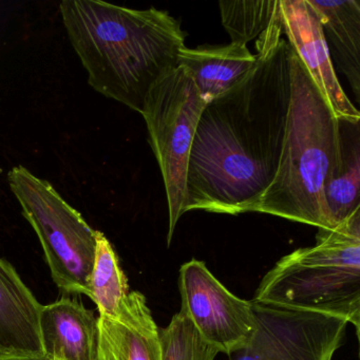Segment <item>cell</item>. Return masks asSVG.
Here are the masks:
<instances>
[{
    "mask_svg": "<svg viewBox=\"0 0 360 360\" xmlns=\"http://www.w3.org/2000/svg\"><path fill=\"white\" fill-rule=\"evenodd\" d=\"M252 302L323 314L360 326V210L316 244L282 257L261 280Z\"/></svg>",
    "mask_w": 360,
    "mask_h": 360,
    "instance_id": "obj_4",
    "label": "cell"
},
{
    "mask_svg": "<svg viewBox=\"0 0 360 360\" xmlns=\"http://www.w3.org/2000/svg\"><path fill=\"white\" fill-rule=\"evenodd\" d=\"M283 34L322 92L337 119L359 121L360 113L352 104L335 73L319 16L307 0H280Z\"/></svg>",
    "mask_w": 360,
    "mask_h": 360,
    "instance_id": "obj_9",
    "label": "cell"
},
{
    "mask_svg": "<svg viewBox=\"0 0 360 360\" xmlns=\"http://www.w3.org/2000/svg\"><path fill=\"white\" fill-rule=\"evenodd\" d=\"M337 123L336 155L323 189L328 229L360 210V120L337 119Z\"/></svg>",
    "mask_w": 360,
    "mask_h": 360,
    "instance_id": "obj_14",
    "label": "cell"
},
{
    "mask_svg": "<svg viewBox=\"0 0 360 360\" xmlns=\"http://www.w3.org/2000/svg\"><path fill=\"white\" fill-rule=\"evenodd\" d=\"M98 360H162L160 328L142 292H129L113 317L98 316Z\"/></svg>",
    "mask_w": 360,
    "mask_h": 360,
    "instance_id": "obj_10",
    "label": "cell"
},
{
    "mask_svg": "<svg viewBox=\"0 0 360 360\" xmlns=\"http://www.w3.org/2000/svg\"><path fill=\"white\" fill-rule=\"evenodd\" d=\"M205 106L193 77L180 66L158 83L145 101L142 115L167 197L168 245L184 214L189 157Z\"/></svg>",
    "mask_w": 360,
    "mask_h": 360,
    "instance_id": "obj_6",
    "label": "cell"
},
{
    "mask_svg": "<svg viewBox=\"0 0 360 360\" xmlns=\"http://www.w3.org/2000/svg\"><path fill=\"white\" fill-rule=\"evenodd\" d=\"M337 144V117L302 60L290 49V108L279 166L250 212L328 229L323 189Z\"/></svg>",
    "mask_w": 360,
    "mask_h": 360,
    "instance_id": "obj_3",
    "label": "cell"
},
{
    "mask_svg": "<svg viewBox=\"0 0 360 360\" xmlns=\"http://www.w3.org/2000/svg\"><path fill=\"white\" fill-rule=\"evenodd\" d=\"M181 313L206 342L226 355L243 347L252 338L256 319L252 301L229 292L206 266L191 259L180 269Z\"/></svg>",
    "mask_w": 360,
    "mask_h": 360,
    "instance_id": "obj_8",
    "label": "cell"
},
{
    "mask_svg": "<svg viewBox=\"0 0 360 360\" xmlns=\"http://www.w3.org/2000/svg\"><path fill=\"white\" fill-rule=\"evenodd\" d=\"M279 0H233L219 3L221 22L231 43L245 45L271 24Z\"/></svg>",
    "mask_w": 360,
    "mask_h": 360,
    "instance_id": "obj_17",
    "label": "cell"
},
{
    "mask_svg": "<svg viewBox=\"0 0 360 360\" xmlns=\"http://www.w3.org/2000/svg\"><path fill=\"white\" fill-rule=\"evenodd\" d=\"M52 360H60V359H52Z\"/></svg>",
    "mask_w": 360,
    "mask_h": 360,
    "instance_id": "obj_20",
    "label": "cell"
},
{
    "mask_svg": "<svg viewBox=\"0 0 360 360\" xmlns=\"http://www.w3.org/2000/svg\"><path fill=\"white\" fill-rule=\"evenodd\" d=\"M245 45H204L179 52L178 66L188 71L206 104L239 83L256 64Z\"/></svg>",
    "mask_w": 360,
    "mask_h": 360,
    "instance_id": "obj_13",
    "label": "cell"
},
{
    "mask_svg": "<svg viewBox=\"0 0 360 360\" xmlns=\"http://www.w3.org/2000/svg\"><path fill=\"white\" fill-rule=\"evenodd\" d=\"M0 360H52L49 356H33L26 354L0 352Z\"/></svg>",
    "mask_w": 360,
    "mask_h": 360,
    "instance_id": "obj_19",
    "label": "cell"
},
{
    "mask_svg": "<svg viewBox=\"0 0 360 360\" xmlns=\"http://www.w3.org/2000/svg\"><path fill=\"white\" fill-rule=\"evenodd\" d=\"M256 328L229 360H332L347 322L332 316L252 302Z\"/></svg>",
    "mask_w": 360,
    "mask_h": 360,
    "instance_id": "obj_7",
    "label": "cell"
},
{
    "mask_svg": "<svg viewBox=\"0 0 360 360\" xmlns=\"http://www.w3.org/2000/svg\"><path fill=\"white\" fill-rule=\"evenodd\" d=\"M41 340L51 359L98 360V317L70 298L43 305Z\"/></svg>",
    "mask_w": 360,
    "mask_h": 360,
    "instance_id": "obj_12",
    "label": "cell"
},
{
    "mask_svg": "<svg viewBox=\"0 0 360 360\" xmlns=\"http://www.w3.org/2000/svg\"><path fill=\"white\" fill-rule=\"evenodd\" d=\"M321 22L326 45L332 49L339 70L347 77L360 100L359 0H307Z\"/></svg>",
    "mask_w": 360,
    "mask_h": 360,
    "instance_id": "obj_15",
    "label": "cell"
},
{
    "mask_svg": "<svg viewBox=\"0 0 360 360\" xmlns=\"http://www.w3.org/2000/svg\"><path fill=\"white\" fill-rule=\"evenodd\" d=\"M162 360H214L220 352L206 342L184 314L176 313L160 328Z\"/></svg>",
    "mask_w": 360,
    "mask_h": 360,
    "instance_id": "obj_18",
    "label": "cell"
},
{
    "mask_svg": "<svg viewBox=\"0 0 360 360\" xmlns=\"http://www.w3.org/2000/svg\"><path fill=\"white\" fill-rule=\"evenodd\" d=\"M129 292L127 278L112 245L102 231H96L89 298L96 303L100 316L113 317Z\"/></svg>",
    "mask_w": 360,
    "mask_h": 360,
    "instance_id": "obj_16",
    "label": "cell"
},
{
    "mask_svg": "<svg viewBox=\"0 0 360 360\" xmlns=\"http://www.w3.org/2000/svg\"><path fill=\"white\" fill-rule=\"evenodd\" d=\"M282 34L278 5L257 41L252 70L204 107L189 157L184 214L250 212L273 182L290 101V48Z\"/></svg>",
    "mask_w": 360,
    "mask_h": 360,
    "instance_id": "obj_1",
    "label": "cell"
},
{
    "mask_svg": "<svg viewBox=\"0 0 360 360\" xmlns=\"http://www.w3.org/2000/svg\"><path fill=\"white\" fill-rule=\"evenodd\" d=\"M39 302L11 263L0 258V352L47 356Z\"/></svg>",
    "mask_w": 360,
    "mask_h": 360,
    "instance_id": "obj_11",
    "label": "cell"
},
{
    "mask_svg": "<svg viewBox=\"0 0 360 360\" xmlns=\"http://www.w3.org/2000/svg\"><path fill=\"white\" fill-rule=\"evenodd\" d=\"M8 181L25 218L39 237L58 290L89 297L96 231L48 181L24 166L12 168Z\"/></svg>",
    "mask_w": 360,
    "mask_h": 360,
    "instance_id": "obj_5",
    "label": "cell"
},
{
    "mask_svg": "<svg viewBox=\"0 0 360 360\" xmlns=\"http://www.w3.org/2000/svg\"><path fill=\"white\" fill-rule=\"evenodd\" d=\"M71 45L98 94L142 115L158 83L178 67L186 32L167 11L128 9L96 0H65Z\"/></svg>",
    "mask_w": 360,
    "mask_h": 360,
    "instance_id": "obj_2",
    "label": "cell"
}]
</instances>
